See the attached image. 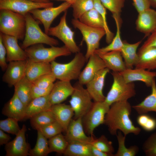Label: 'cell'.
I'll return each instance as SVG.
<instances>
[{
  "mask_svg": "<svg viewBox=\"0 0 156 156\" xmlns=\"http://www.w3.org/2000/svg\"><path fill=\"white\" fill-rule=\"evenodd\" d=\"M51 72L50 63L34 62L27 59L25 76L31 82L42 75Z\"/></svg>",
  "mask_w": 156,
  "mask_h": 156,
  "instance_id": "cell-26",
  "label": "cell"
},
{
  "mask_svg": "<svg viewBox=\"0 0 156 156\" xmlns=\"http://www.w3.org/2000/svg\"><path fill=\"white\" fill-rule=\"evenodd\" d=\"M137 117L138 124L145 130L150 131L156 128V120L145 114H140Z\"/></svg>",
  "mask_w": 156,
  "mask_h": 156,
  "instance_id": "cell-43",
  "label": "cell"
},
{
  "mask_svg": "<svg viewBox=\"0 0 156 156\" xmlns=\"http://www.w3.org/2000/svg\"><path fill=\"white\" fill-rule=\"evenodd\" d=\"M71 23L73 27L78 29L81 32L83 40L87 46L85 56L88 60L90 56L98 49L100 41L106 33L103 28H95L86 25L79 19H72Z\"/></svg>",
  "mask_w": 156,
  "mask_h": 156,
  "instance_id": "cell-7",
  "label": "cell"
},
{
  "mask_svg": "<svg viewBox=\"0 0 156 156\" xmlns=\"http://www.w3.org/2000/svg\"><path fill=\"white\" fill-rule=\"evenodd\" d=\"M73 59L65 64L51 62L52 73L59 80L70 81L78 79L87 60L85 55L80 52L75 53Z\"/></svg>",
  "mask_w": 156,
  "mask_h": 156,
  "instance_id": "cell-2",
  "label": "cell"
},
{
  "mask_svg": "<svg viewBox=\"0 0 156 156\" xmlns=\"http://www.w3.org/2000/svg\"><path fill=\"white\" fill-rule=\"evenodd\" d=\"M94 8L101 15L104 24V28L105 31L106 41L109 44L114 38V34L109 29L107 21L106 8L103 6L100 0H93Z\"/></svg>",
  "mask_w": 156,
  "mask_h": 156,
  "instance_id": "cell-39",
  "label": "cell"
},
{
  "mask_svg": "<svg viewBox=\"0 0 156 156\" xmlns=\"http://www.w3.org/2000/svg\"><path fill=\"white\" fill-rule=\"evenodd\" d=\"M133 4L138 13L150 8L148 0H132Z\"/></svg>",
  "mask_w": 156,
  "mask_h": 156,
  "instance_id": "cell-49",
  "label": "cell"
},
{
  "mask_svg": "<svg viewBox=\"0 0 156 156\" xmlns=\"http://www.w3.org/2000/svg\"><path fill=\"white\" fill-rule=\"evenodd\" d=\"M56 79L51 72L42 75L32 81L35 86L41 88H47L49 87Z\"/></svg>",
  "mask_w": 156,
  "mask_h": 156,
  "instance_id": "cell-45",
  "label": "cell"
},
{
  "mask_svg": "<svg viewBox=\"0 0 156 156\" xmlns=\"http://www.w3.org/2000/svg\"><path fill=\"white\" fill-rule=\"evenodd\" d=\"M32 83L25 76L14 86V92L18 97L26 106L31 101V89Z\"/></svg>",
  "mask_w": 156,
  "mask_h": 156,
  "instance_id": "cell-31",
  "label": "cell"
},
{
  "mask_svg": "<svg viewBox=\"0 0 156 156\" xmlns=\"http://www.w3.org/2000/svg\"><path fill=\"white\" fill-rule=\"evenodd\" d=\"M26 106L14 93L12 98L4 105L2 114L8 117L13 118L18 121L25 119Z\"/></svg>",
  "mask_w": 156,
  "mask_h": 156,
  "instance_id": "cell-21",
  "label": "cell"
},
{
  "mask_svg": "<svg viewBox=\"0 0 156 156\" xmlns=\"http://www.w3.org/2000/svg\"><path fill=\"white\" fill-rule=\"evenodd\" d=\"M110 107L104 101L93 103L89 111L82 118L83 128L86 134L93 136L95 129L104 124L105 115Z\"/></svg>",
  "mask_w": 156,
  "mask_h": 156,
  "instance_id": "cell-9",
  "label": "cell"
},
{
  "mask_svg": "<svg viewBox=\"0 0 156 156\" xmlns=\"http://www.w3.org/2000/svg\"><path fill=\"white\" fill-rule=\"evenodd\" d=\"M103 6L112 14H120L125 0H100Z\"/></svg>",
  "mask_w": 156,
  "mask_h": 156,
  "instance_id": "cell-46",
  "label": "cell"
},
{
  "mask_svg": "<svg viewBox=\"0 0 156 156\" xmlns=\"http://www.w3.org/2000/svg\"><path fill=\"white\" fill-rule=\"evenodd\" d=\"M47 139L39 130H37L36 142L34 147L29 150V155L46 156L51 153Z\"/></svg>",
  "mask_w": 156,
  "mask_h": 156,
  "instance_id": "cell-34",
  "label": "cell"
},
{
  "mask_svg": "<svg viewBox=\"0 0 156 156\" xmlns=\"http://www.w3.org/2000/svg\"><path fill=\"white\" fill-rule=\"evenodd\" d=\"M109 70L105 68L100 70L86 85V89L94 102L105 100V96L103 94V90L105 77Z\"/></svg>",
  "mask_w": 156,
  "mask_h": 156,
  "instance_id": "cell-14",
  "label": "cell"
},
{
  "mask_svg": "<svg viewBox=\"0 0 156 156\" xmlns=\"http://www.w3.org/2000/svg\"><path fill=\"white\" fill-rule=\"evenodd\" d=\"M74 91L69 103L74 113V119L82 118L89 111L93 103L91 96L83 85L78 82L73 86Z\"/></svg>",
  "mask_w": 156,
  "mask_h": 156,
  "instance_id": "cell-8",
  "label": "cell"
},
{
  "mask_svg": "<svg viewBox=\"0 0 156 156\" xmlns=\"http://www.w3.org/2000/svg\"><path fill=\"white\" fill-rule=\"evenodd\" d=\"M79 20L81 22L88 26L104 29L102 18L99 13L94 8L84 13Z\"/></svg>",
  "mask_w": 156,
  "mask_h": 156,
  "instance_id": "cell-33",
  "label": "cell"
},
{
  "mask_svg": "<svg viewBox=\"0 0 156 156\" xmlns=\"http://www.w3.org/2000/svg\"><path fill=\"white\" fill-rule=\"evenodd\" d=\"M52 105L49 95L32 99L26 106L25 120L30 119L40 112L50 109Z\"/></svg>",
  "mask_w": 156,
  "mask_h": 156,
  "instance_id": "cell-27",
  "label": "cell"
},
{
  "mask_svg": "<svg viewBox=\"0 0 156 156\" xmlns=\"http://www.w3.org/2000/svg\"><path fill=\"white\" fill-rule=\"evenodd\" d=\"M74 87L70 81L59 80L54 83L49 94L50 102L52 104L61 103L71 96Z\"/></svg>",
  "mask_w": 156,
  "mask_h": 156,
  "instance_id": "cell-22",
  "label": "cell"
},
{
  "mask_svg": "<svg viewBox=\"0 0 156 156\" xmlns=\"http://www.w3.org/2000/svg\"><path fill=\"white\" fill-rule=\"evenodd\" d=\"M105 68L107 67L103 60L98 54L94 53L88 59L87 64L80 74L78 82L82 85H86L98 72Z\"/></svg>",
  "mask_w": 156,
  "mask_h": 156,
  "instance_id": "cell-17",
  "label": "cell"
},
{
  "mask_svg": "<svg viewBox=\"0 0 156 156\" xmlns=\"http://www.w3.org/2000/svg\"><path fill=\"white\" fill-rule=\"evenodd\" d=\"M142 149L147 156H156V132L151 135L143 143Z\"/></svg>",
  "mask_w": 156,
  "mask_h": 156,
  "instance_id": "cell-44",
  "label": "cell"
},
{
  "mask_svg": "<svg viewBox=\"0 0 156 156\" xmlns=\"http://www.w3.org/2000/svg\"><path fill=\"white\" fill-rule=\"evenodd\" d=\"M112 17L116 23V31L115 36L112 41L107 46L95 50L94 53H105L112 51H121L123 45L120 36V27L122 20L120 14H112Z\"/></svg>",
  "mask_w": 156,
  "mask_h": 156,
  "instance_id": "cell-29",
  "label": "cell"
},
{
  "mask_svg": "<svg viewBox=\"0 0 156 156\" xmlns=\"http://www.w3.org/2000/svg\"><path fill=\"white\" fill-rule=\"evenodd\" d=\"M30 120L32 128L37 130L43 125L56 121L53 113L50 109L35 115Z\"/></svg>",
  "mask_w": 156,
  "mask_h": 156,
  "instance_id": "cell-35",
  "label": "cell"
},
{
  "mask_svg": "<svg viewBox=\"0 0 156 156\" xmlns=\"http://www.w3.org/2000/svg\"><path fill=\"white\" fill-rule=\"evenodd\" d=\"M99 150L114 156V150L111 141H109L104 135L99 138H94L91 144Z\"/></svg>",
  "mask_w": 156,
  "mask_h": 156,
  "instance_id": "cell-40",
  "label": "cell"
},
{
  "mask_svg": "<svg viewBox=\"0 0 156 156\" xmlns=\"http://www.w3.org/2000/svg\"><path fill=\"white\" fill-rule=\"evenodd\" d=\"M18 121L11 118L0 120V129L4 131L16 135L18 133L20 129Z\"/></svg>",
  "mask_w": 156,
  "mask_h": 156,
  "instance_id": "cell-42",
  "label": "cell"
},
{
  "mask_svg": "<svg viewBox=\"0 0 156 156\" xmlns=\"http://www.w3.org/2000/svg\"><path fill=\"white\" fill-rule=\"evenodd\" d=\"M138 61L135 65V68H142L150 70L156 69V48L148 47L139 49L137 53Z\"/></svg>",
  "mask_w": 156,
  "mask_h": 156,
  "instance_id": "cell-24",
  "label": "cell"
},
{
  "mask_svg": "<svg viewBox=\"0 0 156 156\" xmlns=\"http://www.w3.org/2000/svg\"><path fill=\"white\" fill-rule=\"evenodd\" d=\"M27 59L11 61L2 77L3 81L10 87L14 85L25 76Z\"/></svg>",
  "mask_w": 156,
  "mask_h": 156,
  "instance_id": "cell-15",
  "label": "cell"
},
{
  "mask_svg": "<svg viewBox=\"0 0 156 156\" xmlns=\"http://www.w3.org/2000/svg\"><path fill=\"white\" fill-rule=\"evenodd\" d=\"M26 25L25 35L21 47L24 50L32 45L44 44L51 46H56L58 41L43 32L39 26V22L35 20L29 12L25 16Z\"/></svg>",
  "mask_w": 156,
  "mask_h": 156,
  "instance_id": "cell-4",
  "label": "cell"
},
{
  "mask_svg": "<svg viewBox=\"0 0 156 156\" xmlns=\"http://www.w3.org/2000/svg\"><path fill=\"white\" fill-rule=\"evenodd\" d=\"M27 128L24 124L15 138L5 145L6 156H27L31 149L26 141L25 133Z\"/></svg>",
  "mask_w": 156,
  "mask_h": 156,
  "instance_id": "cell-13",
  "label": "cell"
},
{
  "mask_svg": "<svg viewBox=\"0 0 156 156\" xmlns=\"http://www.w3.org/2000/svg\"><path fill=\"white\" fill-rule=\"evenodd\" d=\"M53 3H38L30 0H0V10L6 9L24 16L31 10L53 7Z\"/></svg>",
  "mask_w": 156,
  "mask_h": 156,
  "instance_id": "cell-12",
  "label": "cell"
},
{
  "mask_svg": "<svg viewBox=\"0 0 156 156\" xmlns=\"http://www.w3.org/2000/svg\"><path fill=\"white\" fill-rule=\"evenodd\" d=\"M67 10L61 18L59 23L56 26L50 27L48 34L54 36L62 41L71 52L77 53L80 52L74 39V32L68 26L66 22Z\"/></svg>",
  "mask_w": 156,
  "mask_h": 156,
  "instance_id": "cell-10",
  "label": "cell"
},
{
  "mask_svg": "<svg viewBox=\"0 0 156 156\" xmlns=\"http://www.w3.org/2000/svg\"><path fill=\"white\" fill-rule=\"evenodd\" d=\"M6 55V50L0 37V66L3 71H5L8 65Z\"/></svg>",
  "mask_w": 156,
  "mask_h": 156,
  "instance_id": "cell-48",
  "label": "cell"
},
{
  "mask_svg": "<svg viewBox=\"0 0 156 156\" xmlns=\"http://www.w3.org/2000/svg\"><path fill=\"white\" fill-rule=\"evenodd\" d=\"M110 106L105 115L104 124L111 134L116 135L118 130L126 136L130 133H140V128L135 126L130 118L131 107L127 101H117Z\"/></svg>",
  "mask_w": 156,
  "mask_h": 156,
  "instance_id": "cell-1",
  "label": "cell"
},
{
  "mask_svg": "<svg viewBox=\"0 0 156 156\" xmlns=\"http://www.w3.org/2000/svg\"><path fill=\"white\" fill-rule=\"evenodd\" d=\"M71 6L74 18L79 19L84 13L94 8L93 0H76Z\"/></svg>",
  "mask_w": 156,
  "mask_h": 156,
  "instance_id": "cell-38",
  "label": "cell"
},
{
  "mask_svg": "<svg viewBox=\"0 0 156 156\" xmlns=\"http://www.w3.org/2000/svg\"><path fill=\"white\" fill-rule=\"evenodd\" d=\"M37 130H39L47 139L64 132L62 126L56 121L43 125Z\"/></svg>",
  "mask_w": 156,
  "mask_h": 156,
  "instance_id": "cell-41",
  "label": "cell"
},
{
  "mask_svg": "<svg viewBox=\"0 0 156 156\" xmlns=\"http://www.w3.org/2000/svg\"><path fill=\"white\" fill-rule=\"evenodd\" d=\"M91 151L92 156H111L109 154L99 150L92 144Z\"/></svg>",
  "mask_w": 156,
  "mask_h": 156,
  "instance_id": "cell-52",
  "label": "cell"
},
{
  "mask_svg": "<svg viewBox=\"0 0 156 156\" xmlns=\"http://www.w3.org/2000/svg\"><path fill=\"white\" fill-rule=\"evenodd\" d=\"M91 147L90 143L69 142L63 154L66 156H92Z\"/></svg>",
  "mask_w": 156,
  "mask_h": 156,
  "instance_id": "cell-32",
  "label": "cell"
},
{
  "mask_svg": "<svg viewBox=\"0 0 156 156\" xmlns=\"http://www.w3.org/2000/svg\"><path fill=\"white\" fill-rule=\"evenodd\" d=\"M96 53L103 60L106 67L113 71L120 72L126 68L120 51H112Z\"/></svg>",
  "mask_w": 156,
  "mask_h": 156,
  "instance_id": "cell-25",
  "label": "cell"
},
{
  "mask_svg": "<svg viewBox=\"0 0 156 156\" xmlns=\"http://www.w3.org/2000/svg\"><path fill=\"white\" fill-rule=\"evenodd\" d=\"M53 113L56 120L62 127L66 132L73 117L74 112L70 105L61 103L52 105L50 109Z\"/></svg>",
  "mask_w": 156,
  "mask_h": 156,
  "instance_id": "cell-23",
  "label": "cell"
},
{
  "mask_svg": "<svg viewBox=\"0 0 156 156\" xmlns=\"http://www.w3.org/2000/svg\"><path fill=\"white\" fill-rule=\"evenodd\" d=\"M57 0L65 1V2H67L70 3L72 4L76 0Z\"/></svg>",
  "mask_w": 156,
  "mask_h": 156,
  "instance_id": "cell-55",
  "label": "cell"
},
{
  "mask_svg": "<svg viewBox=\"0 0 156 156\" xmlns=\"http://www.w3.org/2000/svg\"><path fill=\"white\" fill-rule=\"evenodd\" d=\"M11 139L9 135L6 134L4 131L0 129V145L6 144Z\"/></svg>",
  "mask_w": 156,
  "mask_h": 156,
  "instance_id": "cell-51",
  "label": "cell"
},
{
  "mask_svg": "<svg viewBox=\"0 0 156 156\" xmlns=\"http://www.w3.org/2000/svg\"><path fill=\"white\" fill-rule=\"evenodd\" d=\"M0 10V32L23 40L26 30L25 16L8 10Z\"/></svg>",
  "mask_w": 156,
  "mask_h": 156,
  "instance_id": "cell-3",
  "label": "cell"
},
{
  "mask_svg": "<svg viewBox=\"0 0 156 156\" xmlns=\"http://www.w3.org/2000/svg\"><path fill=\"white\" fill-rule=\"evenodd\" d=\"M0 37L6 50L7 62L27 59L26 53L18 45L17 38L1 32Z\"/></svg>",
  "mask_w": 156,
  "mask_h": 156,
  "instance_id": "cell-16",
  "label": "cell"
},
{
  "mask_svg": "<svg viewBox=\"0 0 156 156\" xmlns=\"http://www.w3.org/2000/svg\"><path fill=\"white\" fill-rule=\"evenodd\" d=\"M135 25L138 31L149 36L156 29V11L150 8L139 13Z\"/></svg>",
  "mask_w": 156,
  "mask_h": 156,
  "instance_id": "cell-20",
  "label": "cell"
},
{
  "mask_svg": "<svg viewBox=\"0 0 156 156\" xmlns=\"http://www.w3.org/2000/svg\"><path fill=\"white\" fill-rule=\"evenodd\" d=\"M54 83L47 88H39L33 84L31 89V94L32 99L49 95L52 89Z\"/></svg>",
  "mask_w": 156,
  "mask_h": 156,
  "instance_id": "cell-47",
  "label": "cell"
},
{
  "mask_svg": "<svg viewBox=\"0 0 156 156\" xmlns=\"http://www.w3.org/2000/svg\"><path fill=\"white\" fill-rule=\"evenodd\" d=\"M119 73L127 83L141 81L149 87H151L156 77V72L140 68H126Z\"/></svg>",
  "mask_w": 156,
  "mask_h": 156,
  "instance_id": "cell-19",
  "label": "cell"
},
{
  "mask_svg": "<svg viewBox=\"0 0 156 156\" xmlns=\"http://www.w3.org/2000/svg\"><path fill=\"white\" fill-rule=\"evenodd\" d=\"M48 144L51 151L63 154L65 151L68 142L65 135L62 133L49 139Z\"/></svg>",
  "mask_w": 156,
  "mask_h": 156,
  "instance_id": "cell-37",
  "label": "cell"
},
{
  "mask_svg": "<svg viewBox=\"0 0 156 156\" xmlns=\"http://www.w3.org/2000/svg\"><path fill=\"white\" fill-rule=\"evenodd\" d=\"M151 6L156 8V0H148Z\"/></svg>",
  "mask_w": 156,
  "mask_h": 156,
  "instance_id": "cell-54",
  "label": "cell"
},
{
  "mask_svg": "<svg viewBox=\"0 0 156 156\" xmlns=\"http://www.w3.org/2000/svg\"><path fill=\"white\" fill-rule=\"evenodd\" d=\"M148 47L156 48V29L149 35L140 49H142Z\"/></svg>",
  "mask_w": 156,
  "mask_h": 156,
  "instance_id": "cell-50",
  "label": "cell"
},
{
  "mask_svg": "<svg viewBox=\"0 0 156 156\" xmlns=\"http://www.w3.org/2000/svg\"><path fill=\"white\" fill-rule=\"evenodd\" d=\"M72 5L70 3L64 2L57 7H47L42 10L36 9L31 10L29 13L35 19L38 20L43 24L44 33L48 34L54 19L61 13L66 11Z\"/></svg>",
  "mask_w": 156,
  "mask_h": 156,
  "instance_id": "cell-11",
  "label": "cell"
},
{
  "mask_svg": "<svg viewBox=\"0 0 156 156\" xmlns=\"http://www.w3.org/2000/svg\"><path fill=\"white\" fill-rule=\"evenodd\" d=\"M65 137L68 142H76L91 144L94 138L93 136H87L85 132L82 118L73 119L66 132Z\"/></svg>",
  "mask_w": 156,
  "mask_h": 156,
  "instance_id": "cell-18",
  "label": "cell"
},
{
  "mask_svg": "<svg viewBox=\"0 0 156 156\" xmlns=\"http://www.w3.org/2000/svg\"><path fill=\"white\" fill-rule=\"evenodd\" d=\"M24 50L29 60L49 63L59 57L68 56L71 53L64 45L60 47L52 46L46 48L42 44L32 45Z\"/></svg>",
  "mask_w": 156,
  "mask_h": 156,
  "instance_id": "cell-6",
  "label": "cell"
},
{
  "mask_svg": "<svg viewBox=\"0 0 156 156\" xmlns=\"http://www.w3.org/2000/svg\"><path fill=\"white\" fill-rule=\"evenodd\" d=\"M116 135L118 147L114 156H134L137 154L139 151V148L137 146L133 145L127 148L125 145L126 136L122 134L120 131H118Z\"/></svg>",
  "mask_w": 156,
  "mask_h": 156,
  "instance_id": "cell-36",
  "label": "cell"
},
{
  "mask_svg": "<svg viewBox=\"0 0 156 156\" xmlns=\"http://www.w3.org/2000/svg\"><path fill=\"white\" fill-rule=\"evenodd\" d=\"M141 42L140 40L130 44L126 41H123V45L120 52L126 68H132L136 64L138 59L136 51Z\"/></svg>",
  "mask_w": 156,
  "mask_h": 156,
  "instance_id": "cell-28",
  "label": "cell"
},
{
  "mask_svg": "<svg viewBox=\"0 0 156 156\" xmlns=\"http://www.w3.org/2000/svg\"><path fill=\"white\" fill-rule=\"evenodd\" d=\"M112 74L113 82L104 101L110 106L117 101H127L136 94L133 82L127 83L119 72L113 71Z\"/></svg>",
  "mask_w": 156,
  "mask_h": 156,
  "instance_id": "cell-5",
  "label": "cell"
},
{
  "mask_svg": "<svg viewBox=\"0 0 156 156\" xmlns=\"http://www.w3.org/2000/svg\"><path fill=\"white\" fill-rule=\"evenodd\" d=\"M151 94L140 103L132 107L139 114H146L150 112H156V84L154 80L151 87Z\"/></svg>",
  "mask_w": 156,
  "mask_h": 156,
  "instance_id": "cell-30",
  "label": "cell"
},
{
  "mask_svg": "<svg viewBox=\"0 0 156 156\" xmlns=\"http://www.w3.org/2000/svg\"><path fill=\"white\" fill-rule=\"evenodd\" d=\"M34 2L41 3H46L50 2L49 0H30Z\"/></svg>",
  "mask_w": 156,
  "mask_h": 156,
  "instance_id": "cell-53",
  "label": "cell"
}]
</instances>
